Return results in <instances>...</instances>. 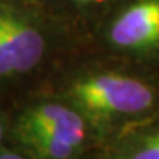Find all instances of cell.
Returning <instances> with one entry per match:
<instances>
[{"instance_id":"7","label":"cell","mask_w":159,"mask_h":159,"mask_svg":"<svg viewBox=\"0 0 159 159\" xmlns=\"http://www.w3.org/2000/svg\"><path fill=\"white\" fill-rule=\"evenodd\" d=\"M0 159H25L22 155L11 150H0Z\"/></svg>"},{"instance_id":"3","label":"cell","mask_w":159,"mask_h":159,"mask_svg":"<svg viewBox=\"0 0 159 159\" xmlns=\"http://www.w3.org/2000/svg\"><path fill=\"white\" fill-rule=\"evenodd\" d=\"M109 39L119 49L146 50L159 46V0H137L114 21Z\"/></svg>"},{"instance_id":"8","label":"cell","mask_w":159,"mask_h":159,"mask_svg":"<svg viewBox=\"0 0 159 159\" xmlns=\"http://www.w3.org/2000/svg\"><path fill=\"white\" fill-rule=\"evenodd\" d=\"M2 139H3V127H2V121H0V144H2Z\"/></svg>"},{"instance_id":"5","label":"cell","mask_w":159,"mask_h":159,"mask_svg":"<svg viewBox=\"0 0 159 159\" xmlns=\"http://www.w3.org/2000/svg\"><path fill=\"white\" fill-rule=\"evenodd\" d=\"M16 136L35 159H71L80 150L78 146L47 131L16 128Z\"/></svg>"},{"instance_id":"9","label":"cell","mask_w":159,"mask_h":159,"mask_svg":"<svg viewBox=\"0 0 159 159\" xmlns=\"http://www.w3.org/2000/svg\"><path fill=\"white\" fill-rule=\"evenodd\" d=\"M77 2H81V3H90L93 0H77Z\"/></svg>"},{"instance_id":"1","label":"cell","mask_w":159,"mask_h":159,"mask_svg":"<svg viewBox=\"0 0 159 159\" xmlns=\"http://www.w3.org/2000/svg\"><path fill=\"white\" fill-rule=\"evenodd\" d=\"M75 109L94 118L143 114L155 105L153 89L140 80L115 72L89 75L69 89Z\"/></svg>"},{"instance_id":"4","label":"cell","mask_w":159,"mask_h":159,"mask_svg":"<svg viewBox=\"0 0 159 159\" xmlns=\"http://www.w3.org/2000/svg\"><path fill=\"white\" fill-rule=\"evenodd\" d=\"M16 128L47 131L81 149L85 139L84 116L78 109L61 103H40L19 118Z\"/></svg>"},{"instance_id":"6","label":"cell","mask_w":159,"mask_h":159,"mask_svg":"<svg viewBox=\"0 0 159 159\" xmlns=\"http://www.w3.org/2000/svg\"><path fill=\"white\" fill-rule=\"evenodd\" d=\"M121 159H159V128L140 137Z\"/></svg>"},{"instance_id":"2","label":"cell","mask_w":159,"mask_h":159,"mask_svg":"<svg viewBox=\"0 0 159 159\" xmlns=\"http://www.w3.org/2000/svg\"><path fill=\"white\" fill-rule=\"evenodd\" d=\"M44 37L25 16L0 5V78L28 72L44 55Z\"/></svg>"}]
</instances>
